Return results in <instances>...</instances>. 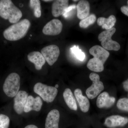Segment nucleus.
<instances>
[{"mask_svg":"<svg viewBox=\"0 0 128 128\" xmlns=\"http://www.w3.org/2000/svg\"><path fill=\"white\" fill-rule=\"evenodd\" d=\"M89 52L94 57L89 60L87 68L92 71L100 72L104 70V64L110 55L107 50L99 45H95L90 49Z\"/></svg>","mask_w":128,"mask_h":128,"instance_id":"nucleus-1","label":"nucleus"},{"mask_svg":"<svg viewBox=\"0 0 128 128\" xmlns=\"http://www.w3.org/2000/svg\"><path fill=\"white\" fill-rule=\"evenodd\" d=\"M30 26V21L27 19H24L6 29L3 32V36L9 41H18L26 36Z\"/></svg>","mask_w":128,"mask_h":128,"instance_id":"nucleus-2","label":"nucleus"},{"mask_svg":"<svg viewBox=\"0 0 128 128\" xmlns=\"http://www.w3.org/2000/svg\"><path fill=\"white\" fill-rule=\"evenodd\" d=\"M22 16V12L12 0H0V16L2 18L14 24L18 22Z\"/></svg>","mask_w":128,"mask_h":128,"instance_id":"nucleus-3","label":"nucleus"},{"mask_svg":"<svg viewBox=\"0 0 128 128\" xmlns=\"http://www.w3.org/2000/svg\"><path fill=\"white\" fill-rule=\"evenodd\" d=\"M20 84L19 75L16 73H10L5 80L3 86V91L8 96L14 97L19 91Z\"/></svg>","mask_w":128,"mask_h":128,"instance_id":"nucleus-4","label":"nucleus"},{"mask_svg":"<svg viewBox=\"0 0 128 128\" xmlns=\"http://www.w3.org/2000/svg\"><path fill=\"white\" fill-rule=\"evenodd\" d=\"M116 31L114 27L108 30L103 31L98 35V40L101 42L102 48L106 50L118 51L120 49V46L116 41L112 40V38Z\"/></svg>","mask_w":128,"mask_h":128,"instance_id":"nucleus-5","label":"nucleus"},{"mask_svg":"<svg viewBox=\"0 0 128 128\" xmlns=\"http://www.w3.org/2000/svg\"><path fill=\"white\" fill-rule=\"evenodd\" d=\"M34 90L47 102H53L58 93V90L55 87L48 86L41 82L35 84Z\"/></svg>","mask_w":128,"mask_h":128,"instance_id":"nucleus-6","label":"nucleus"},{"mask_svg":"<svg viewBox=\"0 0 128 128\" xmlns=\"http://www.w3.org/2000/svg\"><path fill=\"white\" fill-rule=\"evenodd\" d=\"M90 80L92 82L90 86L86 89V94L90 99L96 98L104 89L103 83L100 80V76L98 74L92 73L89 75Z\"/></svg>","mask_w":128,"mask_h":128,"instance_id":"nucleus-7","label":"nucleus"},{"mask_svg":"<svg viewBox=\"0 0 128 128\" xmlns=\"http://www.w3.org/2000/svg\"><path fill=\"white\" fill-rule=\"evenodd\" d=\"M41 53L48 64L52 66L59 56L60 49L57 45L52 44L43 48Z\"/></svg>","mask_w":128,"mask_h":128,"instance_id":"nucleus-8","label":"nucleus"},{"mask_svg":"<svg viewBox=\"0 0 128 128\" xmlns=\"http://www.w3.org/2000/svg\"><path fill=\"white\" fill-rule=\"evenodd\" d=\"M63 29L62 22L58 19H54L48 22L42 30L44 34L50 36H56L60 34Z\"/></svg>","mask_w":128,"mask_h":128,"instance_id":"nucleus-9","label":"nucleus"},{"mask_svg":"<svg viewBox=\"0 0 128 128\" xmlns=\"http://www.w3.org/2000/svg\"><path fill=\"white\" fill-rule=\"evenodd\" d=\"M28 97V94L25 91L18 92L14 98V108L18 114H21L24 112V108Z\"/></svg>","mask_w":128,"mask_h":128,"instance_id":"nucleus-10","label":"nucleus"},{"mask_svg":"<svg viewBox=\"0 0 128 128\" xmlns=\"http://www.w3.org/2000/svg\"><path fill=\"white\" fill-rule=\"evenodd\" d=\"M42 105V102L39 96L34 97L32 96H28L26 102L24 112H28L30 111L39 112L41 109Z\"/></svg>","mask_w":128,"mask_h":128,"instance_id":"nucleus-11","label":"nucleus"},{"mask_svg":"<svg viewBox=\"0 0 128 128\" xmlns=\"http://www.w3.org/2000/svg\"><path fill=\"white\" fill-rule=\"evenodd\" d=\"M69 0H56L54 1L52 6V13L54 17H58L63 15L68 7Z\"/></svg>","mask_w":128,"mask_h":128,"instance_id":"nucleus-12","label":"nucleus"},{"mask_svg":"<svg viewBox=\"0 0 128 128\" xmlns=\"http://www.w3.org/2000/svg\"><path fill=\"white\" fill-rule=\"evenodd\" d=\"M128 122V118L120 115H112L107 118L104 124L108 128H112L117 126H122Z\"/></svg>","mask_w":128,"mask_h":128,"instance_id":"nucleus-13","label":"nucleus"},{"mask_svg":"<svg viewBox=\"0 0 128 128\" xmlns=\"http://www.w3.org/2000/svg\"><path fill=\"white\" fill-rule=\"evenodd\" d=\"M115 102V98L110 97L107 92H104L98 96L96 100V105L99 108H108L112 106Z\"/></svg>","mask_w":128,"mask_h":128,"instance_id":"nucleus-14","label":"nucleus"},{"mask_svg":"<svg viewBox=\"0 0 128 128\" xmlns=\"http://www.w3.org/2000/svg\"><path fill=\"white\" fill-rule=\"evenodd\" d=\"M60 112L56 109L51 110L48 113L45 122V128H59Z\"/></svg>","mask_w":128,"mask_h":128,"instance_id":"nucleus-15","label":"nucleus"},{"mask_svg":"<svg viewBox=\"0 0 128 128\" xmlns=\"http://www.w3.org/2000/svg\"><path fill=\"white\" fill-rule=\"evenodd\" d=\"M28 60L33 63L35 68L40 70L45 64L46 61L41 52L38 51H34L30 52L28 55Z\"/></svg>","mask_w":128,"mask_h":128,"instance_id":"nucleus-16","label":"nucleus"},{"mask_svg":"<svg viewBox=\"0 0 128 128\" xmlns=\"http://www.w3.org/2000/svg\"><path fill=\"white\" fill-rule=\"evenodd\" d=\"M77 16L79 19L82 20L89 16L90 5L89 2L86 0L79 1L77 6Z\"/></svg>","mask_w":128,"mask_h":128,"instance_id":"nucleus-17","label":"nucleus"},{"mask_svg":"<svg viewBox=\"0 0 128 128\" xmlns=\"http://www.w3.org/2000/svg\"><path fill=\"white\" fill-rule=\"evenodd\" d=\"M74 95L81 111L83 112H88L90 108V102L86 97L82 96L81 90L80 89H76L75 90Z\"/></svg>","mask_w":128,"mask_h":128,"instance_id":"nucleus-18","label":"nucleus"},{"mask_svg":"<svg viewBox=\"0 0 128 128\" xmlns=\"http://www.w3.org/2000/svg\"><path fill=\"white\" fill-rule=\"evenodd\" d=\"M116 22V18L115 16L111 15L108 18L104 17H100L97 19V22L99 26L106 30L111 29L114 26Z\"/></svg>","mask_w":128,"mask_h":128,"instance_id":"nucleus-19","label":"nucleus"},{"mask_svg":"<svg viewBox=\"0 0 128 128\" xmlns=\"http://www.w3.org/2000/svg\"><path fill=\"white\" fill-rule=\"evenodd\" d=\"M63 96L68 106L71 110L76 111L77 105L71 90L69 88H66L63 93Z\"/></svg>","mask_w":128,"mask_h":128,"instance_id":"nucleus-20","label":"nucleus"},{"mask_svg":"<svg viewBox=\"0 0 128 128\" xmlns=\"http://www.w3.org/2000/svg\"><path fill=\"white\" fill-rule=\"evenodd\" d=\"M96 20V18L95 14H92L86 18L82 19L79 23L80 27L86 28L95 23Z\"/></svg>","mask_w":128,"mask_h":128,"instance_id":"nucleus-21","label":"nucleus"},{"mask_svg":"<svg viewBox=\"0 0 128 128\" xmlns=\"http://www.w3.org/2000/svg\"><path fill=\"white\" fill-rule=\"evenodd\" d=\"M30 6L33 10L34 16L39 18L41 16V2L39 0H30Z\"/></svg>","mask_w":128,"mask_h":128,"instance_id":"nucleus-22","label":"nucleus"},{"mask_svg":"<svg viewBox=\"0 0 128 128\" xmlns=\"http://www.w3.org/2000/svg\"><path fill=\"white\" fill-rule=\"evenodd\" d=\"M70 50L73 55L79 60L82 61L85 59V54L79 48L78 46L75 45L70 48Z\"/></svg>","mask_w":128,"mask_h":128,"instance_id":"nucleus-23","label":"nucleus"},{"mask_svg":"<svg viewBox=\"0 0 128 128\" xmlns=\"http://www.w3.org/2000/svg\"><path fill=\"white\" fill-rule=\"evenodd\" d=\"M117 106L119 110L128 112V98L120 99L117 102Z\"/></svg>","mask_w":128,"mask_h":128,"instance_id":"nucleus-24","label":"nucleus"},{"mask_svg":"<svg viewBox=\"0 0 128 128\" xmlns=\"http://www.w3.org/2000/svg\"><path fill=\"white\" fill-rule=\"evenodd\" d=\"M10 124L9 117L2 114H0V128H8Z\"/></svg>","mask_w":128,"mask_h":128,"instance_id":"nucleus-25","label":"nucleus"},{"mask_svg":"<svg viewBox=\"0 0 128 128\" xmlns=\"http://www.w3.org/2000/svg\"><path fill=\"white\" fill-rule=\"evenodd\" d=\"M75 8L76 6L75 5L70 6L67 8V9H66L64 14H63V16L65 18H67L68 17L69 15L71 13L70 12L72 11L73 9H75Z\"/></svg>","mask_w":128,"mask_h":128,"instance_id":"nucleus-26","label":"nucleus"},{"mask_svg":"<svg viewBox=\"0 0 128 128\" xmlns=\"http://www.w3.org/2000/svg\"><path fill=\"white\" fill-rule=\"evenodd\" d=\"M127 2L128 6H122L121 8V10L124 14L128 16V0Z\"/></svg>","mask_w":128,"mask_h":128,"instance_id":"nucleus-27","label":"nucleus"},{"mask_svg":"<svg viewBox=\"0 0 128 128\" xmlns=\"http://www.w3.org/2000/svg\"><path fill=\"white\" fill-rule=\"evenodd\" d=\"M123 86L124 90L128 92V79L123 83Z\"/></svg>","mask_w":128,"mask_h":128,"instance_id":"nucleus-28","label":"nucleus"},{"mask_svg":"<svg viewBox=\"0 0 128 128\" xmlns=\"http://www.w3.org/2000/svg\"><path fill=\"white\" fill-rule=\"evenodd\" d=\"M24 128H38V127L34 124H30L28 125Z\"/></svg>","mask_w":128,"mask_h":128,"instance_id":"nucleus-29","label":"nucleus"},{"mask_svg":"<svg viewBox=\"0 0 128 128\" xmlns=\"http://www.w3.org/2000/svg\"><path fill=\"white\" fill-rule=\"evenodd\" d=\"M43 1L44 2H50L53 1V0H43Z\"/></svg>","mask_w":128,"mask_h":128,"instance_id":"nucleus-30","label":"nucleus"},{"mask_svg":"<svg viewBox=\"0 0 128 128\" xmlns=\"http://www.w3.org/2000/svg\"><path fill=\"white\" fill-rule=\"evenodd\" d=\"M59 87V86L58 84H56L55 85V87L56 88H58Z\"/></svg>","mask_w":128,"mask_h":128,"instance_id":"nucleus-31","label":"nucleus"},{"mask_svg":"<svg viewBox=\"0 0 128 128\" xmlns=\"http://www.w3.org/2000/svg\"><path fill=\"white\" fill-rule=\"evenodd\" d=\"M73 1H77L78 0H73Z\"/></svg>","mask_w":128,"mask_h":128,"instance_id":"nucleus-32","label":"nucleus"},{"mask_svg":"<svg viewBox=\"0 0 128 128\" xmlns=\"http://www.w3.org/2000/svg\"></svg>","mask_w":128,"mask_h":128,"instance_id":"nucleus-33","label":"nucleus"}]
</instances>
